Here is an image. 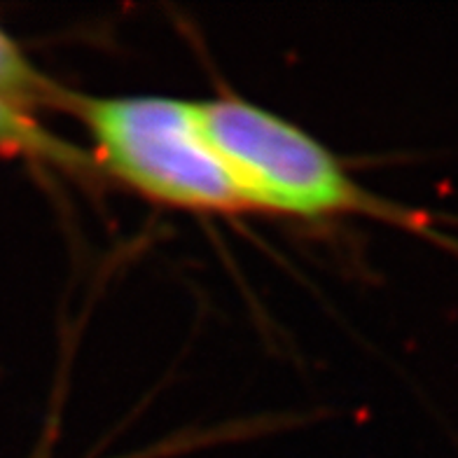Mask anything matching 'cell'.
Here are the masks:
<instances>
[{
    "label": "cell",
    "mask_w": 458,
    "mask_h": 458,
    "mask_svg": "<svg viewBox=\"0 0 458 458\" xmlns=\"http://www.w3.org/2000/svg\"><path fill=\"white\" fill-rule=\"evenodd\" d=\"M194 110L246 208L311 220L369 216L433 234L416 213L358 185L326 145L276 113L232 97L194 101Z\"/></svg>",
    "instance_id": "obj_1"
},
{
    "label": "cell",
    "mask_w": 458,
    "mask_h": 458,
    "mask_svg": "<svg viewBox=\"0 0 458 458\" xmlns=\"http://www.w3.org/2000/svg\"><path fill=\"white\" fill-rule=\"evenodd\" d=\"M59 110L87 129L101 169L148 199L204 213L246 208L201 131L194 101L85 97L64 89Z\"/></svg>",
    "instance_id": "obj_2"
},
{
    "label": "cell",
    "mask_w": 458,
    "mask_h": 458,
    "mask_svg": "<svg viewBox=\"0 0 458 458\" xmlns=\"http://www.w3.org/2000/svg\"><path fill=\"white\" fill-rule=\"evenodd\" d=\"M0 150L24 155L36 162L55 164L71 174L91 171L89 157H85L80 148L49 133L43 124H38L33 114L5 101H0Z\"/></svg>",
    "instance_id": "obj_3"
},
{
    "label": "cell",
    "mask_w": 458,
    "mask_h": 458,
    "mask_svg": "<svg viewBox=\"0 0 458 458\" xmlns=\"http://www.w3.org/2000/svg\"><path fill=\"white\" fill-rule=\"evenodd\" d=\"M64 89L56 87L17 47L5 30H0V101L33 114V108H59Z\"/></svg>",
    "instance_id": "obj_4"
}]
</instances>
